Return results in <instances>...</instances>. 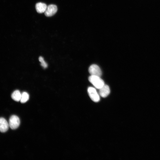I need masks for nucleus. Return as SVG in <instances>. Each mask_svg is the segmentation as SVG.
I'll return each mask as SVG.
<instances>
[{
    "label": "nucleus",
    "instance_id": "nucleus-1",
    "mask_svg": "<svg viewBox=\"0 0 160 160\" xmlns=\"http://www.w3.org/2000/svg\"><path fill=\"white\" fill-rule=\"evenodd\" d=\"M89 80L96 88L99 89L104 84V81L100 77L91 75L89 77Z\"/></svg>",
    "mask_w": 160,
    "mask_h": 160
},
{
    "label": "nucleus",
    "instance_id": "nucleus-2",
    "mask_svg": "<svg viewBox=\"0 0 160 160\" xmlns=\"http://www.w3.org/2000/svg\"><path fill=\"white\" fill-rule=\"evenodd\" d=\"M20 123V119L17 116L13 115L10 117L9 124V127L12 129L17 128L19 126Z\"/></svg>",
    "mask_w": 160,
    "mask_h": 160
},
{
    "label": "nucleus",
    "instance_id": "nucleus-3",
    "mask_svg": "<svg viewBox=\"0 0 160 160\" xmlns=\"http://www.w3.org/2000/svg\"><path fill=\"white\" fill-rule=\"evenodd\" d=\"M87 91L89 97L93 101L97 102L100 101L99 95L95 88L89 87L88 88Z\"/></svg>",
    "mask_w": 160,
    "mask_h": 160
},
{
    "label": "nucleus",
    "instance_id": "nucleus-4",
    "mask_svg": "<svg viewBox=\"0 0 160 160\" xmlns=\"http://www.w3.org/2000/svg\"><path fill=\"white\" fill-rule=\"evenodd\" d=\"M89 72L91 75L100 77L102 73L100 67L96 64H92L89 68Z\"/></svg>",
    "mask_w": 160,
    "mask_h": 160
},
{
    "label": "nucleus",
    "instance_id": "nucleus-5",
    "mask_svg": "<svg viewBox=\"0 0 160 160\" xmlns=\"http://www.w3.org/2000/svg\"><path fill=\"white\" fill-rule=\"evenodd\" d=\"M57 8L54 4H50L47 6L44 14L47 17H51L55 15L57 12Z\"/></svg>",
    "mask_w": 160,
    "mask_h": 160
},
{
    "label": "nucleus",
    "instance_id": "nucleus-6",
    "mask_svg": "<svg viewBox=\"0 0 160 160\" xmlns=\"http://www.w3.org/2000/svg\"><path fill=\"white\" fill-rule=\"evenodd\" d=\"M99 95L103 97H105L110 94V90L109 87L104 84L99 89Z\"/></svg>",
    "mask_w": 160,
    "mask_h": 160
},
{
    "label": "nucleus",
    "instance_id": "nucleus-7",
    "mask_svg": "<svg viewBox=\"0 0 160 160\" xmlns=\"http://www.w3.org/2000/svg\"><path fill=\"white\" fill-rule=\"evenodd\" d=\"M9 127V124L4 118H0V132H4L7 131Z\"/></svg>",
    "mask_w": 160,
    "mask_h": 160
},
{
    "label": "nucleus",
    "instance_id": "nucleus-8",
    "mask_svg": "<svg viewBox=\"0 0 160 160\" xmlns=\"http://www.w3.org/2000/svg\"><path fill=\"white\" fill-rule=\"evenodd\" d=\"M47 7V6L45 4L42 2L36 3L35 6L36 11L40 13L44 12Z\"/></svg>",
    "mask_w": 160,
    "mask_h": 160
},
{
    "label": "nucleus",
    "instance_id": "nucleus-9",
    "mask_svg": "<svg viewBox=\"0 0 160 160\" xmlns=\"http://www.w3.org/2000/svg\"><path fill=\"white\" fill-rule=\"evenodd\" d=\"M21 96V94L20 91L17 90H15L12 94L11 97L15 101H20Z\"/></svg>",
    "mask_w": 160,
    "mask_h": 160
},
{
    "label": "nucleus",
    "instance_id": "nucleus-10",
    "mask_svg": "<svg viewBox=\"0 0 160 160\" xmlns=\"http://www.w3.org/2000/svg\"><path fill=\"white\" fill-rule=\"evenodd\" d=\"M29 98L28 93L26 92H23L21 94L20 101L22 103H25L29 100Z\"/></svg>",
    "mask_w": 160,
    "mask_h": 160
},
{
    "label": "nucleus",
    "instance_id": "nucleus-11",
    "mask_svg": "<svg viewBox=\"0 0 160 160\" xmlns=\"http://www.w3.org/2000/svg\"><path fill=\"white\" fill-rule=\"evenodd\" d=\"M39 61L41 63V65L44 68H46L47 67V64L44 61L43 58L40 56L39 58Z\"/></svg>",
    "mask_w": 160,
    "mask_h": 160
}]
</instances>
